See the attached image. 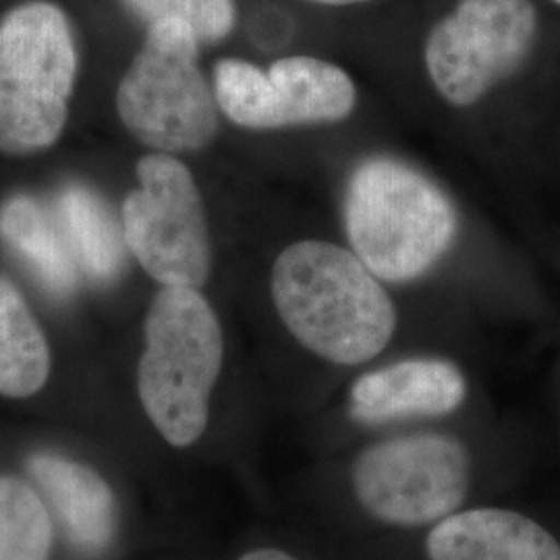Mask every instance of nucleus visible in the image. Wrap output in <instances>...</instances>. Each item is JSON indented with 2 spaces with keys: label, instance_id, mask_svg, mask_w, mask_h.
<instances>
[{
  "label": "nucleus",
  "instance_id": "1",
  "mask_svg": "<svg viewBox=\"0 0 560 560\" xmlns=\"http://www.w3.org/2000/svg\"><path fill=\"white\" fill-rule=\"evenodd\" d=\"M280 320L305 349L340 365L374 360L397 328V310L378 277L328 241H300L272 268Z\"/></svg>",
  "mask_w": 560,
  "mask_h": 560
},
{
  "label": "nucleus",
  "instance_id": "2",
  "mask_svg": "<svg viewBox=\"0 0 560 560\" xmlns=\"http://www.w3.org/2000/svg\"><path fill=\"white\" fill-rule=\"evenodd\" d=\"M342 219L353 254L386 282L423 277L451 249L459 229L457 210L441 187L390 156L355 166Z\"/></svg>",
  "mask_w": 560,
  "mask_h": 560
},
{
  "label": "nucleus",
  "instance_id": "3",
  "mask_svg": "<svg viewBox=\"0 0 560 560\" xmlns=\"http://www.w3.org/2000/svg\"><path fill=\"white\" fill-rule=\"evenodd\" d=\"M80 69L71 21L59 4L30 0L0 20V152L52 148L69 119Z\"/></svg>",
  "mask_w": 560,
  "mask_h": 560
},
{
  "label": "nucleus",
  "instance_id": "4",
  "mask_svg": "<svg viewBox=\"0 0 560 560\" xmlns=\"http://www.w3.org/2000/svg\"><path fill=\"white\" fill-rule=\"evenodd\" d=\"M138 386L148 418L175 446L200 439L222 368L221 322L198 289L162 287L143 324Z\"/></svg>",
  "mask_w": 560,
  "mask_h": 560
},
{
  "label": "nucleus",
  "instance_id": "5",
  "mask_svg": "<svg viewBox=\"0 0 560 560\" xmlns=\"http://www.w3.org/2000/svg\"><path fill=\"white\" fill-rule=\"evenodd\" d=\"M200 46L187 23L159 21L119 81L120 122L154 152H198L219 133V102L201 73Z\"/></svg>",
  "mask_w": 560,
  "mask_h": 560
},
{
  "label": "nucleus",
  "instance_id": "6",
  "mask_svg": "<svg viewBox=\"0 0 560 560\" xmlns=\"http://www.w3.org/2000/svg\"><path fill=\"white\" fill-rule=\"evenodd\" d=\"M138 187L120 206L127 249L162 287L201 289L212 247L200 189L187 164L152 152L136 164Z\"/></svg>",
  "mask_w": 560,
  "mask_h": 560
},
{
  "label": "nucleus",
  "instance_id": "7",
  "mask_svg": "<svg viewBox=\"0 0 560 560\" xmlns=\"http://www.w3.org/2000/svg\"><path fill=\"white\" fill-rule=\"evenodd\" d=\"M538 34L532 0H460L425 42V67L442 98L480 102L527 59Z\"/></svg>",
  "mask_w": 560,
  "mask_h": 560
},
{
  "label": "nucleus",
  "instance_id": "8",
  "mask_svg": "<svg viewBox=\"0 0 560 560\" xmlns=\"http://www.w3.org/2000/svg\"><path fill=\"white\" fill-rule=\"evenodd\" d=\"M353 488L361 506L384 523L416 527L446 520L467 497L469 455L441 434L381 442L355 460Z\"/></svg>",
  "mask_w": 560,
  "mask_h": 560
},
{
  "label": "nucleus",
  "instance_id": "9",
  "mask_svg": "<svg viewBox=\"0 0 560 560\" xmlns=\"http://www.w3.org/2000/svg\"><path fill=\"white\" fill-rule=\"evenodd\" d=\"M214 96L226 119L254 131L339 122L358 101L349 73L316 57H287L268 71L247 60H219Z\"/></svg>",
  "mask_w": 560,
  "mask_h": 560
},
{
  "label": "nucleus",
  "instance_id": "10",
  "mask_svg": "<svg viewBox=\"0 0 560 560\" xmlns=\"http://www.w3.org/2000/svg\"><path fill=\"white\" fill-rule=\"evenodd\" d=\"M467 395L451 361L405 360L361 376L351 388V416L363 423L434 418L455 411Z\"/></svg>",
  "mask_w": 560,
  "mask_h": 560
},
{
  "label": "nucleus",
  "instance_id": "11",
  "mask_svg": "<svg viewBox=\"0 0 560 560\" xmlns=\"http://www.w3.org/2000/svg\"><path fill=\"white\" fill-rule=\"evenodd\" d=\"M430 560H560L559 541L536 521L504 509L453 513L428 534Z\"/></svg>",
  "mask_w": 560,
  "mask_h": 560
},
{
  "label": "nucleus",
  "instance_id": "12",
  "mask_svg": "<svg viewBox=\"0 0 560 560\" xmlns=\"http://www.w3.org/2000/svg\"><path fill=\"white\" fill-rule=\"evenodd\" d=\"M0 237L46 291L71 295L80 284V264L59 222L30 196L0 206Z\"/></svg>",
  "mask_w": 560,
  "mask_h": 560
},
{
  "label": "nucleus",
  "instance_id": "13",
  "mask_svg": "<svg viewBox=\"0 0 560 560\" xmlns=\"http://www.w3.org/2000/svg\"><path fill=\"white\" fill-rule=\"evenodd\" d=\"M30 471L44 488L71 540L83 550H98L113 536L115 504L108 486L90 469L52 455H36Z\"/></svg>",
  "mask_w": 560,
  "mask_h": 560
},
{
  "label": "nucleus",
  "instance_id": "14",
  "mask_svg": "<svg viewBox=\"0 0 560 560\" xmlns=\"http://www.w3.org/2000/svg\"><path fill=\"white\" fill-rule=\"evenodd\" d=\"M57 217L83 272L94 280L115 279L125 264V235L113 210L101 196L81 185L69 183L57 198Z\"/></svg>",
  "mask_w": 560,
  "mask_h": 560
},
{
  "label": "nucleus",
  "instance_id": "15",
  "mask_svg": "<svg viewBox=\"0 0 560 560\" xmlns=\"http://www.w3.org/2000/svg\"><path fill=\"white\" fill-rule=\"evenodd\" d=\"M50 374V349L15 282L0 272V395L32 397Z\"/></svg>",
  "mask_w": 560,
  "mask_h": 560
},
{
  "label": "nucleus",
  "instance_id": "16",
  "mask_svg": "<svg viewBox=\"0 0 560 560\" xmlns=\"http://www.w3.org/2000/svg\"><path fill=\"white\" fill-rule=\"evenodd\" d=\"M50 538L40 499L23 481L0 478V560H48Z\"/></svg>",
  "mask_w": 560,
  "mask_h": 560
},
{
  "label": "nucleus",
  "instance_id": "17",
  "mask_svg": "<svg viewBox=\"0 0 560 560\" xmlns=\"http://www.w3.org/2000/svg\"><path fill=\"white\" fill-rule=\"evenodd\" d=\"M122 4L145 27L166 20L187 23L200 44L224 40L237 21L235 0H122Z\"/></svg>",
  "mask_w": 560,
  "mask_h": 560
},
{
  "label": "nucleus",
  "instance_id": "18",
  "mask_svg": "<svg viewBox=\"0 0 560 560\" xmlns=\"http://www.w3.org/2000/svg\"><path fill=\"white\" fill-rule=\"evenodd\" d=\"M240 560H295L291 555L287 552H280V550H272V548H261V550H254V552H247L245 557H241Z\"/></svg>",
  "mask_w": 560,
  "mask_h": 560
},
{
  "label": "nucleus",
  "instance_id": "19",
  "mask_svg": "<svg viewBox=\"0 0 560 560\" xmlns=\"http://www.w3.org/2000/svg\"><path fill=\"white\" fill-rule=\"evenodd\" d=\"M318 4H326V7H349V4H361V2H370V0H312Z\"/></svg>",
  "mask_w": 560,
  "mask_h": 560
},
{
  "label": "nucleus",
  "instance_id": "20",
  "mask_svg": "<svg viewBox=\"0 0 560 560\" xmlns=\"http://www.w3.org/2000/svg\"><path fill=\"white\" fill-rule=\"evenodd\" d=\"M555 2H559V4H560V0H555Z\"/></svg>",
  "mask_w": 560,
  "mask_h": 560
}]
</instances>
